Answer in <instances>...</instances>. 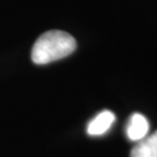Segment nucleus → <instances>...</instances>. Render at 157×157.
<instances>
[{
	"label": "nucleus",
	"instance_id": "nucleus-1",
	"mask_svg": "<svg viewBox=\"0 0 157 157\" xmlns=\"http://www.w3.org/2000/svg\"><path fill=\"white\" fill-rule=\"evenodd\" d=\"M77 48L72 35L63 30H49L35 41L32 49V61L35 64H48L71 55Z\"/></svg>",
	"mask_w": 157,
	"mask_h": 157
},
{
	"label": "nucleus",
	"instance_id": "nucleus-4",
	"mask_svg": "<svg viewBox=\"0 0 157 157\" xmlns=\"http://www.w3.org/2000/svg\"><path fill=\"white\" fill-rule=\"evenodd\" d=\"M130 157H157V130L137 141L130 151Z\"/></svg>",
	"mask_w": 157,
	"mask_h": 157
},
{
	"label": "nucleus",
	"instance_id": "nucleus-3",
	"mask_svg": "<svg viewBox=\"0 0 157 157\" xmlns=\"http://www.w3.org/2000/svg\"><path fill=\"white\" fill-rule=\"evenodd\" d=\"M115 121V114L108 109L100 112L87 124V134L91 136H100L108 132Z\"/></svg>",
	"mask_w": 157,
	"mask_h": 157
},
{
	"label": "nucleus",
	"instance_id": "nucleus-2",
	"mask_svg": "<svg viewBox=\"0 0 157 157\" xmlns=\"http://www.w3.org/2000/svg\"><path fill=\"white\" fill-rule=\"evenodd\" d=\"M149 132V121L141 113H134L130 115L127 126H126V135L130 141H137L144 139Z\"/></svg>",
	"mask_w": 157,
	"mask_h": 157
}]
</instances>
